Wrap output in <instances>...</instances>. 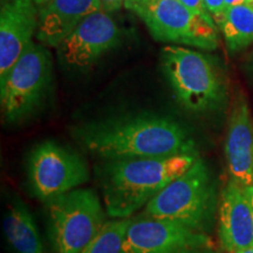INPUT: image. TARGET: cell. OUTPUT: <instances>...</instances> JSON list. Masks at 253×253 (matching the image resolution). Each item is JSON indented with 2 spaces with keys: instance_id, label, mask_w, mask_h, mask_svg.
Wrapping results in <instances>:
<instances>
[{
  "instance_id": "obj_5",
  "label": "cell",
  "mask_w": 253,
  "mask_h": 253,
  "mask_svg": "<svg viewBox=\"0 0 253 253\" xmlns=\"http://www.w3.org/2000/svg\"><path fill=\"white\" fill-rule=\"evenodd\" d=\"M162 67L176 99L185 109L203 113L223 103V82L212 61L203 53L183 46H166Z\"/></svg>"
},
{
  "instance_id": "obj_7",
  "label": "cell",
  "mask_w": 253,
  "mask_h": 253,
  "mask_svg": "<svg viewBox=\"0 0 253 253\" xmlns=\"http://www.w3.org/2000/svg\"><path fill=\"white\" fill-rule=\"evenodd\" d=\"M27 176L32 194L46 203L87 183L89 170L80 155L46 141L32 150Z\"/></svg>"
},
{
  "instance_id": "obj_18",
  "label": "cell",
  "mask_w": 253,
  "mask_h": 253,
  "mask_svg": "<svg viewBox=\"0 0 253 253\" xmlns=\"http://www.w3.org/2000/svg\"><path fill=\"white\" fill-rule=\"evenodd\" d=\"M204 5L207 11L216 21L225 11V0H204Z\"/></svg>"
},
{
  "instance_id": "obj_24",
  "label": "cell",
  "mask_w": 253,
  "mask_h": 253,
  "mask_svg": "<svg viewBox=\"0 0 253 253\" xmlns=\"http://www.w3.org/2000/svg\"><path fill=\"white\" fill-rule=\"evenodd\" d=\"M237 253H253V246H252V248L242 250V251H239V252H237Z\"/></svg>"
},
{
  "instance_id": "obj_12",
  "label": "cell",
  "mask_w": 253,
  "mask_h": 253,
  "mask_svg": "<svg viewBox=\"0 0 253 253\" xmlns=\"http://www.w3.org/2000/svg\"><path fill=\"white\" fill-rule=\"evenodd\" d=\"M218 235L227 253L253 246V209L245 188L230 179L218 208Z\"/></svg>"
},
{
  "instance_id": "obj_21",
  "label": "cell",
  "mask_w": 253,
  "mask_h": 253,
  "mask_svg": "<svg viewBox=\"0 0 253 253\" xmlns=\"http://www.w3.org/2000/svg\"><path fill=\"white\" fill-rule=\"evenodd\" d=\"M145 2L147 0H125V7L137 14V12L143 7Z\"/></svg>"
},
{
  "instance_id": "obj_8",
  "label": "cell",
  "mask_w": 253,
  "mask_h": 253,
  "mask_svg": "<svg viewBox=\"0 0 253 253\" xmlns=\"http://www.w3.org/2000/svg\"><path fill=\"white\" fill-rule=\"evenodd\" d=\"M137 15L158 41L203 49L217 46L213 20L195 13L179 0H147Z\"/></svg>"
},
{
  "instance_id": "obj_19",
  "label": "cell",
  "mask_w": 253,
  "mask_h": 253,
  "mask_svg": "<svg viewBox=\"0 0 253 253\" xmlns=\"http://www.w3.org/2000/svg\"><path fill=\"white\" fill-rule=\"evenodd\" d=\"M179 1H181L183 5H185L186 7L191 9V11H194L195 13H197L199 15H202V17H204L207 19H211V20H212L210 13H209V12L207 11V8H205L204 0H179Z\"/></svg>"
},
{
  "instance_id": "obj_20",
  "label": "cell",
  "mask_w": 253,
  "mask_h": 253,
  "mask_svg": "<svg viewBox=\"0 0 253 253\" xmlns=\"http://www.w3.org/2000/svg\"><path fill=\"white\" fill-rule=\"evenodd\" d=\"M102 9L107 13L119 11L122 6H125V0H100Z\"/></svg>"
},
{
  "instance_id": "obj_9",
  "label": "cell",
  "mask_w": 253,
  "mask_h": 253,
  "mask_svg": "<svg viewBox=\"0 0 253 253\" xmlns=\"http://www.w3.org/2000/svg\"><path fill=\"white\" fill-rule=\"evenodd\" d=\"M122 253H214V244L205 232L142 213L131 218Z\"/></svg>"
},
{
  "instance_id": "obj_10",
  "label": "cell",
  "mask_w": 253,
  "mask_h": 253,
  "mask_svg": "<svg viewBox=\"0 0 253 253\" xmlns=\"http://www.w3.org/2000/svg\"><path fill=\"white\" fill-rule=\"evenodd\" d=\"M121 31L103 9L87 15L56 47L60 60L71 68L90 66L118 46Z\"/></svg>"
},
{
  "instance_id": "obj_4",
  "label": "cell",
  "mask_w": 253,
  "mask_h": 253,
  "mask_svg": "<svg viewBox=\"0 0 253 253\" xmlns=\"http://www.w3.org/2000/svg\"><path fill=\"white\" fill-rule=\"evenodd\" d=\"M91 189H75L46 202L54 253H81L106 224V208Z\"/></svg>"
},
{
  "instance_id": "obj_13",
  "label": "cell",
  "mask_w": 253,
  "mask_h": 253,
  "mask_svg": "<svg viewBox=\"0 0 253 253\" xmlns=\"http://www.w3.org/2000/svg\"><path fill=\"white\" fill-rule=\"evenodd\" d=\"M225 157L231 179L244 188L253 185V119L248 100L237 94L229 119Z\"/></svg>"
},
{
  "instance_id": "obj_11",
  "label": "cell",
  "mask_w": 253,
  "mask_h": 253,
  "mask_svg": "<svg viewBox=\"0 0 253 253\" xmlns=\"http://www.w3.org/2000/svg\"><path fill=\"white\" fill-rule=\"evenodd\" d=\"M39 7L34 0H1L0 79L5 78L37 34Z\"/></svg>"
},
{
  "instance_id": "obj_3",
  "label": "cell",
  "mask_w": 253,
  "mask_h": 253,
  "mask_svg": "<svg viewBox=\"0 0 253 253\" xmlns=\"http://www.w3.org/2000/svg\"><path fill=\"white\" fill-rule=\"evenodd\" d=\"M216 204L213 178L208 164L199 157L151 199L143 214L176 221L207 233L212 225Z\"/></svg>"
},
{
  "instance_id": "obj_14",
  "label": "cell",
  "mask_w": 253,
  "mask_h": 253,
  "mask_svg": "<svg viewBox=\"0 0 253 253\" xmlns=\"http://www.w3.org/2000/svg\"><path fill=\"white\" fill-rule=\"evenodd\" d=\"M37 39L56 48L87 15L102 9L100 0H45L39 6Z\"/></svg>"
},
{
  "instance_id": "obj_15",
  "label": "cell",
  "mask_w": 253,
  "mask_h": 253,
  "mask_svg": "<svg viewBox=\"0 0 253 253\" xmlns=\"http://www.w3.org/2000/svg\"><path fill=\"white\" fill-rule=\"evenodd\" d=\"M2 229L14 253H45L33 214L17 196L8 202L2 219Z\"/></svg>"
},
{
  "instance_id": "obj_1",
  "label": "cell",
  "mask_w": 253,
  "mask_h": 253,
  "mask_svg": "<svg viewBox=\"0 0 253 253\" xmlns=\"http://www.w3.org/2000/svg\"><path fill=\"white\" fill-rule=\"evenodd\" d=\"M74 132L88 151L106 161L166 157L197 151L195 141L181 123L153 113L89 122Z\"/></svg>"
},
{
  "instance_id": "obj_22",
  "label": "cell",
  "mask_w": 253,
  "mask_h": 253,
  "mask_svg": "<svg viewBox=\"0 0 253 253\" xmlns=\"http://www.w3.org/2000/svg\"><path fill=\"white\" fill-rule=\"evenodd\" d=\"M245 191H246V195H248V197L250 199V202H251V205H252V209H253V185L245 188Z\"/></svg>"
},
{
  "instance_id": "obj_2",
  "label": "cell",
  "mask_w": 253,
  "mask_h": 253,
  "mask_svg": "<svg viewBox=\"0 0 253 253\" xmlns=\"http://www.w3.org/2000/svg\"><path fill=\"white\" fill-rule=\"evenodd\" d=\"M198 158L197 151H192L166 157L106 161L96 172L108 216L131 218Z\"/></svg>"
},
{
  "instance_id": "obj_17",
  "label": "cell",
  "mask_w": 253,
  "mask_h": 253,
  "mask_svg": "<svg viewBox=\"0 0 253 253\" xmlns=\"http://www.w3.org/2000/svg\"><path fill=\"white\" fill-rule=\"evenodd\" d=\"M131 218L107 220L95 238L82 250L81 253H122L126 231Z\"/></svg>"
},
{
  "instance_id": "obj_23",
  "label": "cell",
  "mask_w": 253,
  "mask_h": 253,
  "mask_svg": "<svg viewBox=\"0 0 253 253\" xmlns=\"http://www.w3.org/2000/svg\"><path fill=\"white\" fill-rule=\"evenodd\" d=\"M242 1H244V0H225V9L227 7H230V6L238 4V2H242Z\"/></svg>"
},
{
  "instance_id": "obj_16",
  "label": "cell",
  "mask_w": 253,
  "mask_h": 253,
  "mask_svg": "<svg viewBox=\"0 0 253 253\" xmlns=\"http://www.w3.org/2000/svg\"><path fill=\"white\" fill-rule=\"evenodd\" d=\"M217 23L220 25L230 50L238 52L253 42V0L227 7Z\"/></svg>"
},
{
  "instance_id": "obj_6",
  "label": "cell",
  "mask_w": 253,
  "mask_h": 253,
  "mask_svg": "<svg viewBox=\"0 0 253 253\" xmlns=\"http://www.w3.org/2000/svg\"><path fill=\"white\" fill-rule=\"evenodd\" d=\"M52 56L42 43L32 42L5 78L0 79V102L4 120L24 121L45 100L52 81Z\"/></svg>"
}]
</instances>
